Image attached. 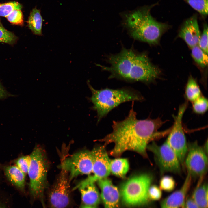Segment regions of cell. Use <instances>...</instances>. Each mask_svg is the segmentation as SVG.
I'll list each match as a JSON object with an SVG mask.
<instances>
[{
  "label": "cell",
  "instance_id": "cell-1",
  "mask_svg": "<svg viewBox=\"0 0 208 208\" xmlns=\"http://www.w3.org/2000/svg\"><path fill=\"white\" fill-rule=\"evenodd\" d=\"M134 102H132L127 116L122 120L113 121L112 131L100 140L104 142V146L114 143L110 154L114 157H120L124 152L129 150L147 157L148 144L157 139L159 133L158 130L165 123L159 117L138 119L133 109Z\"/></svg>",
  "mask_w": 208,
  "mask_h": 208
},
{
  "label": "cell",
  "instance_id": "cell-2",
  "mask_svg": "<svg viewBox=\"0 0 208 208\" xmlns=\"http://www.w3.org/2000/svg\"><path fill=\"white\" fill-rule=\"evenodd\" d=\"M109 66L97 64L110 73L109 79H116L129 82H140L148 84L159 76L160 71L151 62L145 52L123 47L120 51L107 56Z\"/></svg>",
  "mask_w": 208,
  "mask_h": 208
},
{
  "label": "cell",
  "instance_id": "cell-3",
  "mask_svg": "<svg viewBox=\"0 0 208 208\" xmlns=\"http://www.w3.org/2000/svg\"><path fill=\"white\" fill-rule=\"evenodd\" d=\"M150 8L144 7L123 16L122 25L130 36L150 44H157L168 27L151 15Z\"/></svg>",
  "mask_w": 208,
  "mask_h": 208
},
{
  "label": "cell",
  "instance_id": "cell-4",
  "mask_svg": "<svg viewBox=\"0 0 208 208\" xmlns=\"http://www.w3.org/2000/svg\"><path fill=\"white\" fill-rule=\"evenodd\" d=\"M87 83L92 93L88 97L93 105L92 110L97 113V122H99L113 109L120 104L127 102H141L144 97L138 91L129 87L116 89L106 88L100 90L94 89L88 81Z\"/></svg>",
  "mask_w": 208,
  "mask_h": 208
},
{
  "label": "cell",
  "instance_id": "cell-5",
  "mask_svg": "<svg viewBox=\"0 0 208 208\" xmlns=\"http://www.w3.org/2000/svg\"><path fill=\"white\" fill-rule=\"evenodd\" d=\"M30 162L27 173L29 179L30 194L34 199L42 201L44 208V192L47 186V163L42 149L35 147L30 155Z\"/></svg>",
  "mask_w": 208,
  "mask_h": 208
},
{
  "label": "cell",
  "instance_id": "cell-6",
  "mask_svg": "<svg viewBox=\"0 0 208 208\" xmlns=\"http://www.w3.org/2000/svg\"><path fill=\"white\" fill-rule=\"evenodd\" d=\"M152 181V177L146 174L136 175L127 180L121 188L123 203L129 206L146 204L149 199L148 191Z\"/></svg>",
  "mask_w": 208,
  "mask_h": 208
},
{
  "label": "cell",
  "instance_id": "cell-7",
  "mask_svg": "<svg viewBox=\"0 0 208 208\" xmlns=\"http://www.w3.org/2000/svg\"><path fill=\"white\" fill-rule=\"evenodd\" d=\"M188 105L186 100L179 106L177 115L174 116V122L166 142L174 151L181 164H183L188 150V146L183 126V117Z\"/></svg>",
  "mask_w": 208,
  "mask_h": 208
},
{
  "label": "cell",
  "instance_id": "cell-8",
  "mask_svg": "<svg viewBox=\"0 0 208 208\" xmlns=\"http://www.w3.org/2000/svg\"><path fill=\"white\" fill-rule=\"evenodd\" d=\"M70 180L68 172L61 169L47 196V208H67L72 203Z\"/></svg>",
  "mask_w": 208,
  "mask_h": 208
},
{
  "label": "cell",
  "instance_id": "cell-9",
  "mask_svg": "<svg viewBox=\"0 0 208 208\" xmlns=\"http://www.w3.org/2000/svg\"><path fill=\"white\" fill-rule=\"evenodd\" d=\"M147 149L153 154L161 174L166 172L179 173L181 164L176 154L165 141L159 145L153 142Z\"/></svg>",
  "mask_w": 208,
  "mask_h": 208
},
{
  "label": "cell",
  "instance_id": "cell-10",
  "mask_svg": "<svg viewBox=\"0 0 208 208\" xmlns=\"http://www.w3.org/2000/svg\"><path fill=\"white\" fill-rule=\"evenodd\" d=\"M93 159L91 151H82L64 159L61 169L68 173L70 181L81 174H89L92 172Z\"/></svg>",
  "mask_w": 208,
  "mask_h": 208
},
{
  "label": "cell",
  "instance_id": "cell-11",
  "mask_svg": "<svg viewBox=\"0 0 208 208\" xmlns=\"http://www.w3.org/2000/svg\"><path fill=\"white\" fill-rule=\"evenodd\" d=\"M184 162L187 173L192 177L203 178L208 167V159L206 151L196 141L188 146Z\"/></svg>",
  "mask_w": 208,
  "mask_h": 208
},
{
  "label": "cell",
  "instance_id": "cell-12",
  "mask_svg": "<svg viewBox=\"0 0 208 208\" xmlns=\"http://www.w3.org/2000/svg\"><path fill=\"white\" fill-rule=\"evenodd\" d=\"M91 151L93 159V173L91 176L96 182L107 177L109 174L110 160L104 145L95 148Z\"/></svg>",
  "mask_w": 208,
  "mask_h": 208
},
{
  "label": "cell",
  "instance_id": "cell-13",
  "mask_svg": "<svg viewBox=\"0 0 208 208\" xmlns=\"http://www.w3.org/2000/svg\"><path fill=\"white\" fill-rule=\"evenodd\" d=\"M101 197L104 208H119V193L117 187L107 177L99 180Z\"/></svg>",
  "mask_w": 208,
  "mask_h": 208
},
{
  "label": "cell",
  "instance_id": "cell-14",
  "mask_svg": "<svg viewBox=\"0 0 208 208\" xmlns=\"http://www.w3.org/2000/svg\"><path fill=\"white\" fill-rule=\"evenodd\" d=\"M95 182L90 176L79 183L75 187L74 189H78L81 193L83 205L96 206L99 203L100 195Z\"/></svg>",
  "mask_w": 208,
  "mask_h": 208
},
{
  "label": "cell",
  "instance_id": "cell-15",
  "mask_svg": "<svg viewBox=\"0 0 208 208\" xmlns=\"http://www.w3.org/2000/svg\"><path fill=\"white\" fill-rule=\"evenodd\" d=\"M200 35L196 14L185 21L178 34L179 36L191 48L198 45Z\"/></svg>",
  "mask_w": 208,
  "mask_h": 208
},
{
  "label": "cell",
  "instance_id": "cell-16",
  "mask_svg": "<svg viewBox=\"0 0 208 208\" xmlns=\"http://www.w3.org/2000/svg\"><path fill=\"white\" fill-rule=\"evenodd\" d=\"M192 177L187 173L181 188L163 200L161 208H184L185 198L191 184Z\"/></svg>",
  "mask_w": 208,
  "mask_h": 208
},
{
  "label": "cell",
  "instance_id": "cell-17",
  "mask_svg": "<svg viewBox=\"0 0 208 208\" xmlns=\"http://www.w3.org/2000/svg\"><path fill=\"white\" fill-rule=\"evenodd\" d=\"M5 174L9 181L22 191L25 190V174L16 166H4Z\"/></svg>",
  "mask_w": 208,
  "mask_h": 208
},
{
  "label": "cell",
  "instance_id": "cell-18",
  "mask_svg": "<svg viewBox=\"0 0 208 208\" xmlns=\"http://www.w3.org/2000/svg\"><path fill=\"white\" fill-rule=\"evenodd\" d=\"M199 180L192 198L199 208H208V185Z\"/></svg>",
  "mask_w": 208,
  "mask_h": 208
},
{
  "label": "cell",
  "instance_id": "cell-19",
  "mask_svg": "<svg viewBox=\"0 0 208 208\" xmlns=\"http://www.w3.org/2000/svg\"><path fill=\"white\" fill-rule=\"evenodd\" d=\"M43 19L40 10L35 8L31 11L27 21L29 29L35 35H42V28Z\"/></svg>",
  "mask_w": 208,
  "mask_h": 208
},
{
  "label": "cell",
  "instance_id": "cell-20",
  "mask_svg": "<svg viewBox=\"0 0 208 208\" xmlns=\"http://www.w3.org/2000/svg\"><path fill=\"white\" fill-rule=\"evenodd\" d=\"M185 95L186 101L192 103L202 95L196 81L191 76L189 77L185 86Z\"/></svg>",
  "mask_w": 208,
  "mask_h": 208
},
{
  "label": "cell",
  "instance_id": "cell-21",
  "mask_svg": "<svg viewBox=\"0 0 208 208\" xmlns=\"http://www.w3.org/2000/svg\"><path fill=\"white\" fill-rule=\"evenodd\" d=\"M129 168L128 161L125 158H117L110 160V172L115 176L125 177Z\"/></svg>",
  "mask_w": 208,
  "mask_h": 208
},
{
  "label": "cell",
  "instance_id": "cell-22",
  "mask_svg": "<svg viewBox=\"0 0 208 208\" xmlns=\"http://www.w3.org/2000/svg\"><path fill=\"white\" fill-rule=\"evenodd\" d=\"M192 56L195 62L201 68H204L208 64V54L197 45L191 48Z\"/></svg>",
  "mask_w": 208,
  "mask_h": 208
},
{
  "label": "cell",
  "instance_id": "cell-23",
  "mask_svg": "<svg viewBox=\"0 0 208 208\" xmlns=\"http://www.w3.org/2000/svg\"><path fill=\"white\" fill-rule=\"evenodd\" d=\"M201 16L205 17L207 15L208 0H183Z\"/></svg>",
  "mask_w": 208,
  "mask_h": 208
},
{
  "label": "cell",
  "instance_id": "cell-24",
  "mask_svg": "<svg viewBox=\"0 0 208 208\" xmlns=\"http://www.w3.org/2000/svg\"><path fill=\"white\" fill-rule=\"evenodd\" d=\"M18 39L14 33L3 27L0 19V42L12 45L16 43Z\"/></svg>",
  "mask_w": 208,
  "mask_h": 208
},
{
  "label": "cell",
  "instance_id": "cell-25",
  "mask_svg": "<svg viewBox=\"0 0 208 208\" xmlns=\"http://www.w3.org/2000/svg\"><path fill=\"white\" fill-rule=\"evenodd\" d=\"M192 103V110L195 113L199 114H203L208 109L207 99L203 95Z\"/></svg>",
  "mask_w": 208,
  "mask_h": 208
},
{
  "label": "cell",
  "instance_id": "cell-26",
  "mask_svg": "<svg viewBox=\"0 0 208 208\" xmlns=\"http://www.w3.org/2000/svg\"><path fill=\"white\" fill-rule=\"evenodd\" d=\"M22 5L16 1H11L0 4V16L6 17L14 10H21Z\"/></svg>",
  "mask_w": 208,
  "mask_h": 208
},
{
  "label": "cell",
  "instance_id": "cell-27",
  "mask_svg": "<svg viewBox=\"0 0 208 208\" xmlns=\"http://www.w3.org/2000/svg\"><path fill=\"white\" fill-rule=\"evenodd\" d=\"M176 183L174 178L172 177L165 175L162 177L159 181V188L161 190L170 192L172 191L175 188Z\"/></svg>",
  "mask_w": 208,
  "mask_h": 208
},
{
  "label": "cell",
  "instance_id": "cell-28",
  "mask_svg": "<svg viewBox=\"0 0 208 208\" xmlns=\"http://www.w3.org/2000/svg\"><path fill=\"white\" fill-rule=\"evenodd\" d=\"M7 20L11 23L23 25L24 23L23 17L20 9H15L6 17Z\"/></svg>",
  "mask_w": 208,
  "mask_h": 208
},
{
  "label": "cell",
  "instance_id": "cell-29",
  "mask_svg": "<svg viewBox=\"0 0 208 208\" xmlns=\"http://www.w3.org/2000/svg\"><path fill=\"white\" fill-rule=\"evenodd\" d=\"M30 162V155L22 156L15 161L16 166L25 174L27 173Z\"/></svg>",
  "mask_w": 208,
  "mask_h": 208
},
{
  "label": "cell",
  "instance_id": "cell-30",
  "mask_svg": "<svg viewBox=\"0 0 208 208\" xmlns=\"http://www.w3.org/2000/svg\"><path fill=\"white\" fill-rule=\"evenodd\" d=\"M208 26L205 24L203 32L200 35L198 45L205 52L208 54Z\"/></svg>",
  "mask_w": 208,
  "mask_h": 208
},
{
  "label": "cell",
  "instance_id": "cell-31",
  "mask_svg": "<svg viewBox=\"0 0 208 208\" xmlns=\"http://www.w3.org/2000/svg\"><path fill=\"white\" fill-rule=\"evenodd\" d=\"M162 192L159 187L156 185H151L148 191V198L153 200L160 199L162 196Z\"/></svg>",
  "mask_w": 208,
  "mask_h": 208
},
{
  "label": "cell",
  "instance_id": "cell-32",
  "mask_svg": "<svg viewBox=\"0 0 208 208\" xmlns=\"http://www.w3.org/2000/svg\"><path fill=\"white\" fill-rule=\"evenodd\" d=\"M8 197L0 190V208H11Z\"/></svg>",
  "mask_w": 208,
  "mask_h": 208
},
{
  "label": "cell",
  "instance_id": "cell-33",
  "mask_svg": "<svg viewBox=\"0 0 208 208\" xmlns=\"http://www.w3.org/2000/svg\"><path fill=\"white\" fill-rule=\"evenodd\" d=\"M184 208H199L192 198H188L185 202Z\"/></svg>",
  "mask_w": 208,
  "mask_h": 208
},
{
  "label": "cell",
  "instance_id": "cell-34",
  "mask_svg": "<svg viewBox=\"0 0 208 208\" xmlns=\"http://www.w3.org/2000/svg\"><path fill=\"white\" fill-rule=\"evenodd\" d=\"M10 94L4 88L0 81V99H3L11 96Z\"/></svg>",
  "mask_w": 208,
  "mask_h": 208
},
{
  "label": "cell",
  "instance_id": "cell-35",
  "mask_svg": "<svg viewBox=\"0 0 208 208\" xmlns=\"http://www.w3.org/2000/svg\"><path fill=\"white\" fill-rule=\"evenodd\" d=\"M80 208H97L96 206H89L82 205Z\"/></svg>",
  "mask_w": 208,
  "mask_h": 208
}]
</instances>
